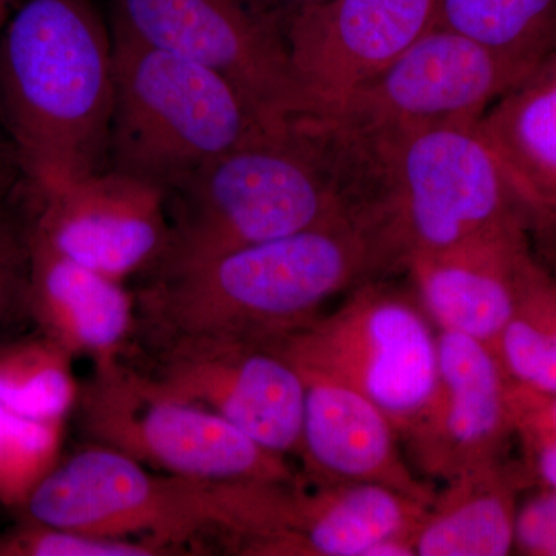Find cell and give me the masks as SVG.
Wrapping results in <instances>:
<instances>
[{"label": "cell", "instance_id": "44dd1931", "mask_svg": "<svg viewBox=\"0 0 556 556\" xmlns=\"http://www.w3.org/2000/svg\"><path fill=\"white\" fill-rule=\"evenodd\" d=\"M434 27L481 43L526 78L556 51V0H438Z\"/></svg>", "mask_w": 556, "mask_h": 556}, {"label": "cell", "instance_id": "4dcf8cb0", "mask_svg": "<svg viewBox=\"0 0 556 556\" xmlns=\"http://www.w3.org/2000/svg\"><path fill=\"white\" fill-rule=\"evenodd\" d=\"M16 2L17 0H0V30H2L5 22L9 21L10 14L13 13Z\"/></svg>", "mask_w": 556, "mask_h": 556}, {"label": "cell", "instance_id": "8fae6325", "mask_svg": "<svg viewBox=\"0 0 556 556\" xmlns=\"http://www.w3.org/2000/svg\"><path fill=\"white\" fill-rule=\"evenodd\" d=\"M146 350L149 358L134 368L161 393L215 413L277 455H298L305 379L277 351L204 336L146 342Z\"/></svg>", "mask_w": 556, "mask_h": 556}, {"label": "cell", "instance_id": "e0dca14e", "mask_svg": "<svg viewBox=\"0 0 556 556\" xmlns=\"http://www.w3.org/2000/svg\"><path fill=\"white\" fill-rule=\"evenodd\" d=\"M407 270L417 300L438 329L495 351L532 266L522 254L517 229L413 260Z\"/></svg>", "mask_w": 556, "mask_h": 556}, {"label": "cell", "instance_id": "5b68a950", "mask_svg": "<svg viewBox=\"0 0 556 556\" xmlns=\"http://www.w3.org/2000/svg\"><path fill=\"white\" fill-rule=\"evenodd\" d=\"M115 105L109 169L167 195L211 161L274 126L228 79L112 28ZM294 126V124H292Z\"/></svg>", "mask_w": 556, "mask_h": 556}, {"label": "cell", "instance_id": "6da1fadb", "mask_svg": "<svg viewBox=\"0 0 556 556\" xmlns=\"http://www.w3.org/2000/svg\"><path fill=\"white\" fill-rule=\"evenodd\" d=\"M371 197L367 161L350 139L317 123L268 131L172 190L169 244L148 278L368 214Z\"/></svg>", "mask_w": 556, "mask_h": 556}, {"label": "cell", "instance_id": "4fadbf2b", "mask_svg": "<svg viewBox=\"0 0 556 556\" xmlns=\"http://www.w3.org/2000/svg\"><path fill=\"white\" fill-rule=\"evenodd\" d=\"M31 233L51 251L126 281L149 276L170 239L166 190L108 169L49 190L24 185Z\"/></svg>", "mask_w": 556, "mask_h": 556}, {"label": "cell", "instance_id": "9c48e42d", "mask_svg": "<svg viewBox=\"0 0 556 556\" xmlns=\"http://www.w3.org/2000/svg\"><path fill=\"white\" fill-rule=\"evenodd\" d=\"M112 28L232 83L274 126L311 119L283 25L254 0H110Z\"/></svg>", "mask_w": 556, "mask_h": 556}, {"label": "cell", "instance_id": "7402d4cb", "mask_svg": "<svg viewBox=\"0 0 556 556\" xmlns=\"http://www.w3.org/2000/svg\"><path fill=\"white\" fill-rule=\"evenodd\" d=\"M73 357L60 343L35 332L0 338V404L42 420H65L75 412L80 386Z\"/></svg>", "mask_w": 556, "mask_h": 556}, {"label": "cell", "instance_id": "8992f818", "mask_svg": "<svg viewBox=\"0 0 556 556\" xmlns=\"http://www.w3.org/2000/svg\"><path fill=\"white\" fill-rule=\"evenodd\" d=\"M302 375L334 380L378 405L399 437L426 415L438 383V329L419 300L367 280L331 314L270 348Z\"/></svg>", "mask_w": 556, "mask_h": 556}, {"label": "cell", "instance_id": "4316f807", "mask_svg": "<svg viewBox=\"0 0 556 556\" xmlns=\"http://www.w3.org/2000/svg\"><path fill=\"white\" fill-rule=\"evenodd\" d=\"M24 181V172L16 149L0 127V197L16 192Z\"/></svg>", "mask_w": 556, "mask_h": 556}, {"label": "cell", "instance_id": "484cf974", "mask_svg": "<svg viewBox=\"0 0 556 556\" xmlns=\"http://www.w3.org/2000/svg\"><path fill=\"white\" fill-rule=\"evenodd\" d=\"M515 541L529 554L556 556V490L522 508L515 522Z\"/></svg>", "mask_w": 556, "mask_h": 556}, {"label": "cell", "instance_id": "3957f363", "mask_svg": "<svg viewBox=\"0 0 556 556\" xmlns=\"http://www.w3.org/2000/svg\"><path fill=\"white\" fill-rule=\"evenodd\" d=\"M112 28L93 0H24L0 30V126L28 188L109 169Z\"/></svg>", "mask_w": 556, "mask_h": 556}, {"label": "cell", "instance_id": "2e32d148", "mask_svg": "<svg viewBox=\"0 0 556 556\" xmlns=\"http://www.w3.org/2000/svg\"><path fill=\"white\" fill-rule=\"evenodd\" d=\"M305 379L298 455L303 475L318 482L387 486L433 504V486L417 478L399 448L390 417L364 394L318 376Z\"/></svg>", "mask_w": 556, "mask_h": 556}, {"label": "cell", "instance_id": "ffe728a7", "mask_svg": "<svg viewBox=\"0 0 556 556\" xmlns=\"http://www.w3.org/2000/svg\"><path fill=\"white\" fill-rule=\"evenodd\" d=\"M510 490L495 459L464 468L437 493L415 538L416 556H504L515 543Z\"/></svg>", "mask_w": 556, "mask_h": 556}, {"label": "cell", "instance_id": "d4e9b609", "mask_svg": "<svg viewBox=\"0 0 556 556\" xmlns=\"http://www.w3.org/2000/svg\"><path fill=\"white\" fill-rule=\"evenodd\" d=\"M0 555L167 556V552L141 541L90 535L21 519V525L13 532L0 538Z\"/></svg>", "mask_w": 556, "mask_h": 556}, {"label": "cell", "instance_id": "f1b7e54d", "mask_svg": "<svg viewBox=\"0 0 556 556\" xmlns=\"http://www.w3.org/2000/svg\"><path fill=\"white\" fill-rule=\"evenodd\" d=\"M510 404L532 415L526 417V419H522V417H511V422H514V420H525L526 426L535 428L538 433L554 434V437H556V401L552 402L546 408L538 409V412H530L529 408L522 407V405L518 404L511 396Z\"/></svg>", "mask_w": 556, "mask_h": 556}, {"label": "cell", "instance_id": "603a6c76", "mask_svg": "<svg viewBox=\"0 0 556 556\" xmlns=\"http://www.w3.org/2000/svg\"><path fill=\"white\" fill-rule=\"evenodd\" d=\"M65 420L20 415L0 404V504L20 511L60 463Z\"/></svg>", "mask_w": 556, "mask_h": 556}, {"label": "cell", "instance_id": "9a60e30c", "mask_svg": "<svg viewBox=\"0 0 556 556\" xmlns=\"http://www.w3.org/2000/svg\"><path fill=\"white\" fill-rule=\"evenodd\" d=\"M438 383L426 415L405 438L424 473L447 481L495 459L511 426L510 388L495 351L438 329Z\"/></svg>", "mask_w": 556, "mask_h": 556}, {"label": "cell", "instance_id": "277c9868", "mask_svg": "<svg viewBox=\"0 0 556 556\" xmlns=\"http://www.w3.org/2000/svg\"><path fill=\"white\" fill-rule=\"evenodd\" d=\"M354 141L375 177L390 270L519 229L515 211L527 201L479 121L427 124Z\"/></svg>", "mask_w": 556, "mask_h": 556}, {"label": "cell", "instance_id": "ba28073f", "mask_svg": "<svg viewBox=\"0 0 556 556\" xmlns=\"http://www.w3.org/2000/svg\"><path fill=\"white\" fill-rule=\"evenodd\" d=\"M76 413L94 444L142 466L199 481H289L287 456L263 447L228 420L167 396L123 358L94 367Z\"/></svg>", "mask_w": 556, "mask_h": 556}, {"label": "cell", "instance_id": "cb8c5ba5", "mask_svg": "<svg viewBox=\"0 0 556 556\" xmlns=\"http://www.w3.org/2000/svg\"><path fill=\"white\" fill-rule=\"evenodd\" d=\"M31 257L30 215L22 185L0 197V338L30 320Z\"/></svg>", "mask_w": 556, "mask_h": 556}, {"label": "cell", "instance_id": "5bb4252c", "mask_svg": "<svg viewBox=\"0 0 556 556\" xmlns=\"http://www.w3.org/2000/svg\"><path fill=\"white\" fill-rule=\"evenodd\" d=\"M438 0H324L283 22L311 119L331 115L437 21Z\"/></svg>", "mask_w": 556, "mask_h": 556}, {"label": "cell", "instance_id": "f546056e", "mask_svg": "<svg viewBox=\"0 0 556 556\" xmlns=\"http://www.w3.org/2000/svg\"><path fill=\"white\" fill-rule=\"evenodd\" d=\"M255 3L283 25L285 20L291 16L295 11L305 9V7L314 5V3L324 2V0H254Z\"/></svg>", "mask_w": 556, "mask_h": 556}, {"label": "cell", "instance_id": "7a4b0ae2", "mask_svg": "<svg viewBox=\"0 0 556 556\" xmlns=\"http://www.w3.org/2000/svg\"><path fill=\"white\" fill-rule=\"evenodd\" d=\"M387 270L368 214L325 223L148 278L135 294L134 339L204 336L274 348L313 324L340 292Z\"/></svg>", "mask_w": 556, "mask_h": 556}, {"label": "cell", "instance_id": "d6a6232c", "mask_svg": "<svg viewBox=\"0 0 556 556\" xmlns=\"http://www.w3.org/2000/svg\"><path fill=\"white\" fill-rule=\"evenodd\" d=\"M0 127H2V126H0Z\"/></svg>", "mask_w": 556, "mask_h": 556}, {"label": "cell", "instance_id": "52a82bcc", "mask_svg": "<svg viewBox=\"0 0 556 556\" xmlns=\"http://www.w3.org/2000/svg\"><path fill=\"white\" fill-rule=\"evenodd\" d=\"M20 514L38 525L153 544L167 555L223 538L222 482L152 473L94 442L61 456Z\"/></svg>", "mask_w": 556, "mask_h": 556}, {"label": "cell", "instance_id": "d6986e66", "mask_svg": "<svg viewBox=\"0 0 556 556\" xmlns=\"http://www.w3.org/2000/svg\"><path fill=\"white\" fill-rule=\"evenodd\" d=\"M479 124L522 199L552 207L556 201V51L486 110Z\"/></svg>", "mask_w": 556, "mask_h": 556}, {"label": "cell", "instance_id": "30bf717a", "mask_svg": "<svg viewBox=\"0 0 556 556\" xmlns=\"http://www.w3.org/2000/svg\"><path fill=\"white\" fill-rule=\"evenodd\" d=\"M430 504L387 486L247 481L237 515L236 554L249 556H367L379 541L412 538Z\"/></svg>", "mask_w": 556, "mask_h": 556}, {"label": "cell", "instance_id": "83f0119b", "mask_svg": "<svg viewBox=\"0 0 556 556\" xmlns=\"http://www.w3.org/2000/svg\"><path fill=\"white\" fill-rule=\"evenodd\" d=\"M540 448H538V471L544 482L556 490V437L554 434L538 433Z\"/></svg>", "mask_w": 556, "mask_h": 556}, {"label": "cell", "instance_id": "ac0fdd59", "mask_svg": "<svg viewBox=\"0 0 556 556\" xmlns=\"http://www.w3.org/2000/svg\"><path fill=\"white\" fill-rule=\"evenodd\" d=\"M31 251L35 327L73 357H90L94 367L123 358L137 329V299L124 281L62 257L33 233Z\"/></svg>", "mask_w": 556, "mask_h": 556}, {"label": "cell", "instance_id": "1f68e13d", "mask_svg": "<svg viewBox=\"0 0 556 556\" xmlns=\"http://www.w3.org/2000/svg\"><path fill=\"white\" fill-rule=\"evenodd\" d=\"M552 207H555V208H556V201H555V203H554V204H552Z\"/></svg>", "mask_w": 556, "mask_h": 556}, {"label": "cell", "instance_id": "7c38bea8", "mask_svg": "<svg viewBox=\"0 0 556 556\" xmlns=\"http://www.w3.org/2000/svg\"><path fill=\"white\" fill-rule=\"evenodd\" d=\"M521 79L481 43L433 27L317 123L369 141L427 124L481 121Z\"/></svg>", "mask_w": 556, "mask_h": 556}]
</instances>
